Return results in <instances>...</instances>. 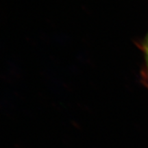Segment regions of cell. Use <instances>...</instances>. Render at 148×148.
<instances>
[{"mask_svg":"<svg viewBox=\"0 0 148 148\" xmlns=\"http://www.w3.org/2000/svg\"><path fill=\"white\" fill-rule=\"evenodd\" d=\"M138 46L144 56V66L141 71V77L143 84L148 88V33L145 38L138 43Z\"/></svg>","mask_w":148,"mask_h":148,"instance_id":"obj_1","label":"cell"}]
</instances>
